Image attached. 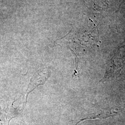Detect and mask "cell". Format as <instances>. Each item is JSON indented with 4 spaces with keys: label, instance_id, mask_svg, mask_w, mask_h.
Listing matches in <instances>:
<instances>
[{
    "label": "cell",
    "instance_id": "6da1fadb",
    "mask_svg": "<svg viewBox=\"0 0 125 125\" xmlns=\"http://www.w3.org/2000/svg\"><path fill=\"white\" fill-rule=\"evenodd\" d=\"M51 72L48 69H45L39 71L31 78L27 90L26 102L28 95L35 89L38 86L43 85L49 77Z\"/></svg>",
    "mask_w": 125,
    "mask_h": 125
},
{
    "label": "cell",
    "instance_id": "3957f363",
    "mask_svg": "<svg viewBox=\"0 0 125 125\" xmlns=\"http://www.w3.org/2000/svg\"><path fill=\"white\" fill-rule=\"evenodd\" d=\"M119 111L116 110L115 109H109V110H103L100 111L96 113H94L89 116L88 117L82 119L79 121L77 123H79L81 121H84L86 120H91V119H105L109 117L115 116L116 115H119Z\"/></svg>",
    "mask_w": 125,
    "mask_h": 125
},
{
    "label": "cell",
    "instance_id": "7a4b0ae2",
    "mask_svg": "<svg viewBox=\"0 0 125 125\" xmlns=\"http://www.w3.org/2000/svg\"><path fill=\"white\" fill-rule=\"evenodd\" d=\"M14 101L11 105L0 106V125H9L11 120L18 115L17 109L13 107Z\"/></svg>",
    "mask_w": 125,
    "mask_h": 125
}]
</instances>
